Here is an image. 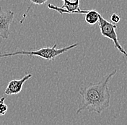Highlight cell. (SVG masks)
I'll return each mask as SVG.
<instances>
[{
	"instance_id": "obj_1",
	"label": "cell",
	"mask_w": 127,
	"mask_h": 125,
	"mask_svg": "<svg viewBox=\"0 0 127 125\" xmlns=\"http://www.w3.org/2000/svg\"><path fill=\"white\" fill-rule=\"evenodd\" d=\"M116 72L117 70H115L102 81L82 85L79 87V93L81 96V100L78 105L77 114L82 111H88L100 114L110 107L111 95L108 84L112 77Z\"/></svg>"
},
{
	"instance_id": "obj_2",
	"label": "cell",
	"mask_w": 127,
	"mask_h": 125,
	"mask_svg": "<svg viewBox=\"0 0 127 125\" xmlns=\"http://www.w3.org/2000/svg\"><path fill=\"white\" fill-rule=\"evenodd\" d=\"M78 45L79 44L77 43H75L71 44L70 46H65L64 48H56L57 44L54 43L52 47H43V48H41L40 49L35 50V51H28L21 50V51H15V52L4 53L2 54H0V57L4 58V57L13 56H16V55H25L28 56H37L41 57V58H43L46 60H48V61H53L59 55L62 54L64 53H65L66 51H68L72 48H76Z\"/></svg>"
},
{
	"instance_id": "obj_3",
	"label": "cell",
	"mask_w": 127,
	"mask_h": 125,
	"mask_svg": "<svg viewBox=\"0 0 127 125\" xmlns=\"http://www.w3.org/2000/svg\"><path fill=\"white\" fill-rule=\"evenodd\" d=\"M98 26L102 36L111 40L113 43L115 48H116L119 50V52L122 53L127 57V52L119 43L118 35L116 31V29L117 28V25L108 22L101 15H100Z\"/></svg>"
},
{
	"instance_id": "obj_4",
	"label": "cell",
	"mask_w": 127,
	"mask_h": 125,
	"mask_svg": "<svg viewBox=\"0 0 127 125\" xmlns=\"http://www.w3.org/2000/svg\"><path fill=\"white\" fill-rule=\"evenodd\" d=\"M63 6L59 7L51 4H48V7L50 9L55 10L60 13L64 14H86L88 10H83L79 7V0H62Z\"/></svg>"
},
{
	"instance_id": "obj_5",
	"label": "cell",
	"mask_w": 127,
	"mask_h": 125,
	"mask_svg": "<svg viewBox=\"0 0 127 125\" xmlns=\"http://www.w3.org/2000/svg\"><path fill=\"white\" fill-rule=\"evenodd\" d=\"M15 13L12 10L4 12L0 6V38L7 39L10 34V25L14 19Z\"/></svg>"
},
{
	"instance_id": "obj_6",
	"label": "cell",
	"mask_w": 127,
	"mask_h": 125,
	"mask_svg": "<svg viewBox=\"0 0 127 125\" xmlns=\"http://www.w3.org/2000/svg\"><path fill=\"white\" fill-rule=\"evenodd\" d=\"M31 74H27L25 75L23 78L19 79V80H11L9 84L7 85V87H6L4 90V94L10 95H17L19 94L23 90V87L25 83L30 80L32 78Z\"/></svg>"
},
{
	"instance_id": "obj_7",
	"label": "cell",
	"mask_w": 127,
	"mask_h": 125,
	"mask_svg": "<svg viewBox=\"0 0 127 125\" xmlns=\"http://www.w3.org/2000/svg\"><path fill=\"white\" fill-rule=\"evenodd\" d=\"M100 15V14L95 9L88 10V12L85 14V20L89 25H95L98 23Z\"/></svg>"
},
{
	"instance_id": "obj_8",
	"label": "cell",
	"mask_w": 127,
	"mask_h": 125,
	"mask_svg": "<svg viewBox=\"0 0 127 125\" xmlns=\"http://www.w3.org/2000/svg\"><path fill=\"white\" fill-rule=\"evenodd\" d=\"M5 97H1L0 98V116L4 115L8 110V106L5 103Z\"/></svg>"
},
{
	"instance_id": "obj_9",
	"label": "cell",
	"mask_w": 127,
	"mask_h": 125,
	"mask_svg": "<svg viewBox=\"0 0 127 125\" xmlns=\"http://www.w3.org/2000/svg\"><path fill=\"white\" fill-rule=\"evenodd\" d=\"M121 20V17L119 14L117 13H113L111 16V21L112 23L117 24L119 23V21Z\"/></svg>"
},
{
	"instance_id": "obj_10",
	"label": "cell",
	"mask_w": 127,
	"mask_h": 125,
	"mask_svg": "<svg viewBox=\"0 0 127 125\" xmlns=\"http://www.w3.org/2000/svg\"><path fill=\"white\" fill-rule=\"evenodd\" d=\"M48 0H31L32 4H38V5H41V4H45Z\"/></svg>"
}]
</instances>
